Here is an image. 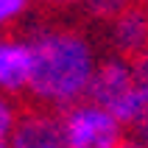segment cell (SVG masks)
Segmentation results:
<instances>
[{
    "mask_svg": "<svg viewBox=\"0 0 148 148\" xmlns=\"http://www.w3.org/2000/svg\"><path fill=\"white\" fill-rule=\"evenodd\" d=\"M31 48V106L64 112L87 101L92 73L98 67L95 42L75 25L39 23L25 34Z\"/></svg>",
    "mask_w": 148,
    "mask_h": 148,
    "instance_id": "1",
    "label": "cell"
},
{
    "mask_svg": "<svg viewBox=\"0 0 148 148\" xmlns=\"http://www.w3.org/2000/svg\"><path fill=\"white\" fill-rule=\"evenodd\" d=\"M87 101L112 112L126 129H134L145 109V92L134 75L132 62L123 56H115V53L101 56L98 67L92 73Z\"/></svg>",
    "mask_w": 148,
    "mask_h": 148,
    "instance_id": "2",
    "label": "cell"
},
{
    "mask_svg": "<svg viewBox=\"0 0 148 148\" xmlns=\"http://www.w3.org/2000/svg\"><path fill=\"white\" fill-rule=\"evenodd\" d=\"M59 115L67 148H117L126 140V126L92 101H81Z\"/></svg>",
    "mask_w": 148,
    "mask_h": 148,
    "instance_id": "3",
    "label": "cell"
},
{
    "mask_svg": "<svg viewBox=\"0 0 148 148\" xmlns=\"http://www.w3.org/2000/svg\"><path fill=\"white\" fill-rule=\"evenodd\" d=\"M8 148H67L62 115L42 106H25L8 134Z\"/></svg>",
    "mask_w": 148,
    "mask_h": 148,
    "instance_id": "4",
    "label": "cell"
},
{
    "mask_svg": "<svg viewBox=\"0 0 148 148\" xmlns=\"http://www.w3.org/2000/svg\"><path fill=\"white\" fill-rule=\"evenodd\" d=\"M31 84V48L25 34H0V95L25 98Z\"/></svg>",
    "mask_w": 148,
    "mask_h": 148,
    "instance_id": "5",
    "label": "cell"
},
{
    "mask_svg": "<svg viewBox=\"0 0 148 148\" xmlns=\"http://www.w3.org/2000/svg\"><path fill=\"white\" fill-rule=\"evenodd\" d=\"M106 42L109 53L132 62L140 50L148 48V8H143L140 3H132L123 14H117L106 25Z\"/></svg>",
    "mask_w": 148,
    "mask_h": 148,
    "instance_id": "6",
    "label": "cell"
},
{
    "mask_svg": "<svg viewBox=\"0 0 148 148\" xmlns=\"http://www.w3.org/2000/svg\"><path fill=\"white\" fill-rule=\"evenodd\" d=\"M132 3H134V0H81V6H78V8H81L90 20L109 25L117 14H123Z\"/></svg>",
    "mask_w": 148,
    "mask_h": 148,
    "instance_id": "7",
    "label": "cell"
},
{
    "mask_svg": "<svg viewBox=\"0 0 148 148\" xmlns=\"http://www.w3.org/2000/svg\"><path fill=\"white\" fill-rule=\"evenodd\" d=\"M31 6H34L31 0H0V34H6L20 20H25Z\"/></svg>",
    "mask_w": 148,
    "mask_h": 148,
    "instance_id": "8",
    "label": "cell"
},
{
    "mask_svg": "<svg viewBox=\"0 0 148 148\" xmlns=\"http://www.w3.org/2000/svg\"><path fill=\"white\" fill-rule=\"evenodd\" d=\"M17 112H20L17 101H8L0 95V143H8V134H11V126L17 120Z\"/></svg>",
    "mask_w": 148,
    "mask_h": 148,
    "instance_id": "9",
    "label": "cell"
},
{
    "mask_svg": "<svg viewBox=\"0 0 148 148\" xmlns=\"http://www.w3.org/2000/svg\"><path fill=\"white\" fill-rule=\"evenodd\" d=\"M132 67H134V75H137V81H140L143 92L148 95V48L140 50V53L132 59Z\"/></svg>",
    "mask_w": 148,
    "mask_h": 148,
    "instance_id": "10",
    "label": "cell"
},
{
    "mask_svg": "<svg viewBox=\"0 0 148 148\" xmlns=\"http://www.w3.org/2000/svg\"><path fill=\"white\" fill-rule=\"evenodd\" d=\"M31 3L39 8H50V11H70L81 6V0H31Z\"/></svg>",
    "mask_w": 148,
    "mask_h": 148,
    "instance_id": "11",
    "label": "cell"
},
{
    "mask_svg": "<svg viewBox=\"0 0 148 148\" xmlns=\"http://www.w3.org/2000/svg\"><path fill=\"white\" fill-rule=\"evenodd\" d=\"M134 137H140V140H145L148 143V95H145V109H143V115H140V120H137V126H134Z\"/></svg>",
    "mask_w": 148,
    "mask_h": 148,
    "instance_id": "12",
    "label": "cell"
},
{
    "mask_svg": "<svg viewBox=\"0 0 148 148\" xmlns=\"http://www.w3.org/2000/svg\"><path fill=\"white\" fill-rule=\"evenodd\" d=\"M117 148H148V143H145V140H140V137H126V140L120 143Z\"/></svg>",
    "mask_w": 148,
    "mask_h": 148,
    "instance_id": "13",
    "label": "cell"
},
{
    "mask_svg": "<svg viewBox=\"0 0 148 148\" xmlns=\"http://www.w3.org/2000/svg\"><path fill=\"white\" fill-rule=\"evenodd\" d=\"M134 3H140L143 8H148V0H134Z\"/></svg>",
    "mask_w": 148,
    "mask_h": 148,
    "instance_id": "14",
    "label": "cell"
}]
</instances>
